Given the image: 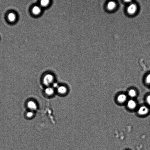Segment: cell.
Listing matches in <instances>:
<instances>
[{
  "label": "cell",
  "mask_w": 150,
  "mask_h": 150,
  "mask_svg": "<svg viewBox=\"0 0 150 150\" xmlns=\"http://www.w3.org/2000/svg\"><path fill=\"white\" fill-rule=\"evenodd\" d=\"M27 116L29 117H32L33 115V113L31 112H28L27 114Z\"/></svg>",
  "instance_id": "2e32d148"
},
{
  "label": "cell",
  "mask_w": 150,
  "mask_h": 150,
  "mask_svg": "<svg viewBox=\"0 0 150 150\" xmlns=\"http://www.w3.org/2000/svg\"><path fill=\"white\" fill-rule=\"evenodd\" d=\"M117 7V3L114 1H109L107 4V9L110 11H113L116 9Z\"/></svg>",
  "instance_id": "8992f818"
},
{
  "label": "cell",
  "mask_w": 150,
  "mask_h": 150,
  "mask_svg": "<svg viewBox=\"0 0 150 150\" xmlns=\"http://www.w3.org/2000/svg\"><path fill=\"white\" fill-rule=\"evenodd\" d=\"M128 96L124 93H121L119 95L117 98V102L120 104H123L126 103L128 101Z\"/></svg>",
  "instance_id": "5b68a950"
},
{
  "label": "cell",
  "mask_w": 150,
  "mask_h": 150,
  "mask_svg": "<svg viewBox=\"0 0 150 150\" xmlns=\"http://www.w3.org/2000/svg\"><path fill=\"white\" fill-rule=\"evenodd\" d=\"M147 105L150 107V94L147 95L145 98Z\"/></svg>",
  "instance_id": "5bb4252c"
},
{
  "label": "cell",
  "mask_w": 150,
  "mask_h": 150,
  "mask_svg": "<svg viewBox=\"0 0 150 150\" xmlns=\"http://www.w3.org/2000/svg\"><path fill=\"white\" fill-rule=\"evenodd\" d=\"M150 112L149 107L147 105H142L138 109L137 113L141 116H146Z\"/></svg>",
  "instance_id": "7a4b0ae2"
},
{
  "label": "cell",
  "mask_w": 150,
  "mask_h": 150,
  "mask_svg": "<svg viewBox=\"0 0 150 150\" xmlns=\"http://www.w3.org/2000/svg\"><path fill=\"white\" fill-rule=\"evenodd\" d=\"M137 92L134 89H131L128 91L127 95L132 99L136 97L137 95Z\"/></svg>",
  "instance_id": "52a82bcc"
},
{
  "label": "cell",
  "mask_w": 150,
  "mask_h": 150,
  "mask_svg": "<svg viewBox=\"0 0 150 150\" xmlns=\"http://www.w3.org/2000/svg\"><path fill=\"white\" fill-rule=\"evenodd\" d=\"M138 7L137 4L132 2L128 5L126 8L127 14L130 16H133L136 14L137 12Z\"/></svg>",
  "instance_id": "6da1fadb"
},
{
  "label": "cell",
  "mask_w": 150,
  "mask_h": 150,
  "mask_svg": "<svg viewBox=\"0 0 150 150\" xmlns=\"http://www.w3.org/2000/svg\"><path fill=\"white\" fill-rule=\"evenodd\" d=\"M16 17L15 15L13 13H10L8 15V19L11 22H13L16 19Z\"/></svg>",
  "instance_id": "7c38bea8"
},
{
  "label": "cell",
  "mask_w": 150,
  "mask_h": 150,
  "mask_svg": "<svg viewBox=\"0 0 150 150\" xmlns=\"http://www.w3.org/2000/svg\"><path fill=\"white\" fill-rule=\"evenodd\" d=\"M32 13H33L35 15L39 14L41 12V10L39 7L35 6L32 9Z\"/></svg>",
  "instance_id": "8fae6325"
},
{
  "label": "cell",
  "mask_w": 150,
  "mask_h": 150,
  "mask_svg": "<svg viewBox=\"0 0 150 150\" xmlns=\"http://www.w3.org/2000/svg\"><path fill=\"white\" fill-rule=\"evenodd\" d=\"M145 81L147 85H150V73L147 74L146 76L145 79Z\"/></svg>",
  "instance_id": "4fadbf2b"
},
{
  "label": "cell",
  "mask_w": 150,
  "mask_h": 150,
  "mask_svg": "<svg viewBox=\"0 0 150 150\" xmlns=\"http://www.w3.org/2000/svg\"><path fill=\"white\" fill-rule=\"evenodd\" d=\"M53 87L55 88H58L59 87L57 83H54L53 85Z\"/></svg>",
  "instance_id": "e0dca14e"
},
{
  "label": "cell",
  "mask_w": 150,
  "mask_h": 150,
  "mask_svg": "<svg viewBox=\"0 0 150 150\" xmlns=\"http://www.w3.org/2000/svg\"><path fill=\"white\" fill-rule=\"evenodd\" d=\"M54 80L53 76L51 74H48L46 75L44 77L43 83L45 85L48 86L53 83Z\"/></svg>",
  "instance_id": "3957f363"
},
{
  "label": "cell",
  "mask_w": 150,
  "mask_h": 150,
  "mask_svg": "<svg viewBox=\"0 0 150 150\" xmlns=\"http://www.w3.org/2000/svg\"><path fill=\"white\" fill-rule=\"evenodd\" d=\"M45 93L48 96H52L54 93V90L53 88L48 87L45 90Z\"/></svg>",
  "instance_id": "9c48e42d"
},
{
  "label": "cell",
  "mask_w": 150,
  "mask_h": 150,
  "mask_svg": "<svg viewBox=\"0 0 150 150\" xmlns=\"http://www.w3.org/2000/svg\"><path fill=\"white\" fill-rule=\"evenodd\" d=\"M28 106L29 108L31 110H35L37 108L36 104L32 101H30L28 102Z\"/></svg>",
  "instance_id": "30bf717a"
},
{
  "label": "cell",
  "mask_w": 150,
  "mask_h": 150,
  "mask_svg": "<svg viewBox=\"0 0 150 150\" xmlns=\"http://www.w3.org/2000/svg\"><path fill=\"white\" fill-rule=\"evenodd\" d=\"M49 1H47V0H45V1H42L41 2V5L45 7L47 6L49 3Z\"/></svg>",
  "instance_id": "9a60e30c"
},
{
  "label": "cell",
  "mask_w": 150,
  "mask_h": 150,
  "mask_svg": "<svg viewBox=\"0 0 150 150\" xmlns=\"http://www.w3.org/2000/svg\"><path fill=\"white\" fill-rule=\"evenodd\" d=\"M126 103L127 107L130 110H134L137 108V102L133 99L128 100Z\"/></svg>",
  "instance_id": "277c9868"
},
{
  "label": "cell",
  "mask_w": 150,
  "mask_h": 150,
  "mask_svg": "<svg viewBox=\"0 0 150 150\" xmlns=\"http://www.w3.org/2000/svg\"><path fill=\"white\" fill-rule=\"evenodd\" d=\"M57 91L59 94L64 95L66 93L67 91V89L65 86H61L57 88Z\"/></svg>",
  "instance_id": "ba28073f"
}]
</instances>
